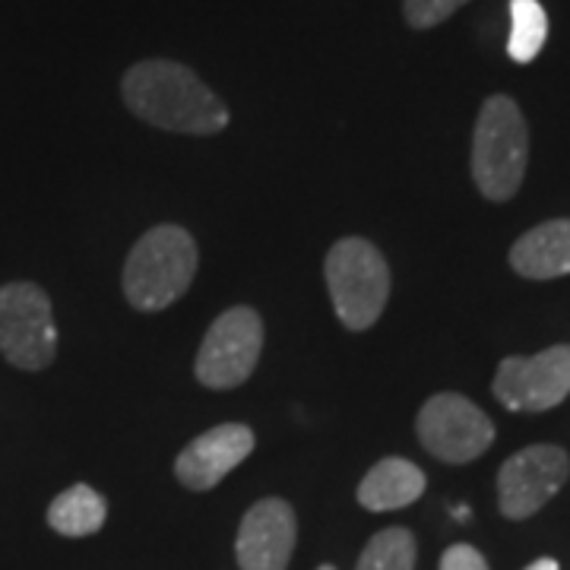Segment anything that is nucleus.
I'll list each match as a JSON object with an SVG mask.
<instances>
[{
    "instance_id": "obj_1",
    "label": "nucleus",
    "mask_w": 570,
    "mask_h": 570,
    "mask_svg": "<svg viewBox=\"0 0 570 570\" xmlns=\"http://www.w3.org/2000/svg\"><path fill=\"white\" fill-rule=\"evenodd\" d=\"M124 105L140 121L171 134L209 137L228 127V108L190 67L178 61L134 63L121 80Z\"/></svg>"
},
{
    "instance_id": "obj_2",
    "label": "nucleus",
    "mask_w": 570,
    "mask_h": 570,
    "mask_svg": "<svg viewBox=\"0 0 570 570\" xmlns=\"http://www.w3.org/2000/svg\"><path fill=\"white\" fill-rule=\"evenodd\" d=\"M530 127L510 96H491L479 111L472 134V178L485 200H510L527 175Z\"/></svg>"
},
{
    "instance_id": "obj_3",
    "label": "nucleus",
    "mask_w": 570,
    "mask_h": 570,
    "mask_svg": "<svg viewBox=\"0 0 570 570\" xmlns=\"http://www.w3.org/2000/svg\"><path fill=\"white\" fill-rule=\"evenodd\" d=\"M197 245L181 225H156L124 264V295L137 311H165L194 283Z\"/></svg>"
},
{
    "instance_id": "obj_4",
    "label": "nucleus",
    "mask_w": 570,
    "mask_h": 570,
    "mask_svg": "<svg viewBox=\"0 0 570 570\" xmlns=\"http://www.w3.org/2000/svg\"><path fill=\"white\" fill-rule=\"evenodd\" d=\"M326 288L343 326H374L390 298V269L384 254L365 238L336 242L326 254Z\"/></svg>"
},
{
    "instance_id": "obj_5",
    "label": "nucleus",
    "mask_w": 570,
    "mask_h": 570,
    "mask_svg": "<svg viewBox=\"0 0 570 570\" xmlns=\"http://www.w3.org/2000/svg\"><path fill=\"white\" fill-rule=\"evenodd\" d=\"M0 352L22 371H41L55 362L58 324L51 298L41 285H0Z\"/></svg>"
},
{
    "instance_id": "obj_6",
    "label": "nucleus",
    "mask_w": 570,
    "mask_h": 570,
    "mask_svg": "<svg viewBox=\"0 0 570 570\" xmlns=\"http://www.w3.org/2000/svg\"><path fill=\"white\" fill-rule=\"evenodd\" d=\"M264 348V321L254 307H232L206 330L197 352V381L209 390H232L254 374Z\"/></svg>"
},
{
    "instance_id": "obj_7",
    "label": "nucleus",
    "mask_w": 570,
    "mask_h": 570,
    "mask_svg": "<svg viewBox=\"0 0 570 570\" xmlns=\"http://www.w3.org/2000/svg\"><path fill=\"white\" fill-rule=\"evenodd\" d=\"M419 441L444 463H472L494 444V422L460 393H438L419 412Z\"/></svg>"
},
{
    "instance_id": "obj_8",
    "label": "nucleus",
    "mask_w": 570,
    "mask_h": 570,
    "mask_svg": "<svg viewBox=\"0 0 570 570\" xmlns=\"http://www.w3.org/2000/svg\"><path fill=\"white\" fill-rule=\"evenodd\" d=\"M491 390L510 412L561 406L570 396V346H551L530 358H504Z\"/></svg>"
},
{
    "instance_id": "obj_9",
    "label": "nucleus",
    "mask_w": 570,
    "mask_h": 570,
    "mask_svg": "<svg viewBox=\"0 0 570 570\" xmlns=\"http://www.w3.org/2000/svg\"><path fill=\"white\" fill-rule=\"evenodd\" d=\"M568 453L554 444L513 453L498 472V504L508 520H527L535 510H542L568 482Z\"/></svg>"
},
{
    "instance_id": "obj_10",
    "label": "nucleus",
    "mask_w": 570,
    "mask_h": 570,
    "mask_svg": "<svg viewBox=\"0 0 570 570\" xmlns=\"http://www.w3.org/2000/svg\"><path fill=\"white\" fill-rule=\"evenodd\" d=\"M254 450V431L247 425H216L194 438L175 460V475L184 489H216L235 466H242Z\"/></svg>"
},
{
    "instance_id": "obj_11",
    "label": "nucleus",
    "mask_w": 570,
    "mask_h": 570,
    "mask_svg": "<svg viewBox=\"0 0 570 570\" xmlns=\"http://www.w3.org/2000/svg\"><path fill=\"white\" fill-rule=\"evenodd\" d=\"M295 551V513L283 498H264L247 510L235 539L242 570H285Z\"/></svg>"
},
{
    "instance_id": "obj_12",
    "label": "nucleus",
    "mask_w": 570,
    "mask_h": 570,
    "mask_svg": "<svg viewBox=\"0 0 570 570\" xmlns=\"http://www.w3.org/2000/svg\"><path fill=\"white\" fill-rule=\"evenodd\" d=\"M510 266L527 279H558L570 273V219L530 228L510 247Z\"/></svg>"
},
{
    "instance_id": "obj_13",
    "label": "nucleus",
    "mask_w": 570,
    "mask_h": 570,
    "mask_svg": "<svg viewBox=\"0 0 570 570\" xmlns=\"http://www.w3.org/2000/svg\"><path fill=\"white\" fill-rule=\"evenodd\" d=\"M425 494V472L403 456H387L358 485V504L374 513L403 510Z\"/></svg>"
},
{
    "instance_id": "obj_14",
    "label": "nucleus",
    "mask_w": 570,
    "mask_h": 570,
    "mask_svg": "<svg viewBox=\"0 0 570 570\" xmlns=\"http://www.w3.org/2000/svg\"><path fill=\"white\" fill-rule=\"evenodd\" d=\"M108 517V504L96 489L89 485H70L61 491L51 508H48V527L70 539H82V535H96L105 527Z\"/></svg>"
},
{
    "instance_id": "obj_15",
    "label": "nucleus",
    "mask_w": 570,
    "mask_h": 570,
    "mask_svg": "<svg viewBox=\"0 0 570 570\" xmlns=\"http://www.w3.org/2000/svg\"><path fill=\"white\" fill-rule=\"evenodd\" d=\"M549 39V13L539 0H510V61L530 63Z\"/></svg>"
},
{
    "instance_id": "obj_16",
    "label": "nucleus",
    "mask_w": 570,
    "mask_h": 570,
    "mask_svg": "<svg viewBox=\"0 0 570 570\" xmlns=\"http://www.w3.org/2000/svg\"><path fill=\"white\" fill-rule=\"evenodd\" d=\"M355 570H415V535L403 527L381 530L365 546Z\"/></svg>"
},
{
    "instance_id": "obj_17",
    "label": "nucleus",
    "mask_w": 570,
    "mask_h": 570,
    "mask_svg": "<svg viewBox=\"0 0 570 570\" xmlns=\"http://www.w3.org/2000/svg\"><path fill=\"white\" fill-rule=\"evenodd\" d=\"M466 3L469 0H403V13L412 29H434Z\"/></svg>"
},
{
    "instance_id": "obj_18",
    "label": "nucleus",
    "mask_w": 570,
    "mask_h": 570,
    "mask_svg": "<svg viewBox=\"0 0 570 570\" xmlns=\"http://www.w3.org/2000/svg\"><path fill=\"white\" fill-rule=\"evenodd\" d=\"M441 570H489V561L472 546H450L441 558Z\"/></svg>"
},
{
    "instance_id": "obj_19",
    "label": "nucleus",
    "mask_w": 570,
    "mask_h": 570,
    "mask_svg": "<svg viewBox=\"0 0 570 570\" xmlns=\"http://www.w3.org/2000/svg\"><path fill=\"white\" fill-rule=\"evenodd\" d=\"M527 570H561V568H558V561H551V558H539V561H532Z\"/></svg>"
},
{
    "instance_id": "obj_20",
    "label": "nucleus",
    "mask_w": 570,
    "mask_h": 570,
    "mask_svg": "<svg viewBox=\"0 0 570 570\" xmlns=\"http://www.w3.org/2000/svg\"><path fill=\"white\" fill-rule=\"evenodd\" d=\"M317 570H336L333 564H324V568H317Z\"/></svg>"
}]
</instances>
